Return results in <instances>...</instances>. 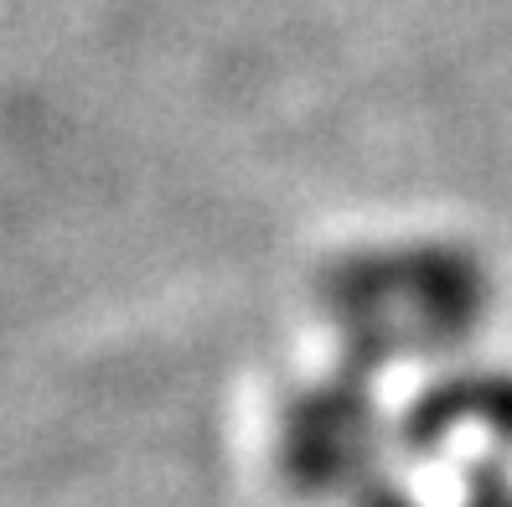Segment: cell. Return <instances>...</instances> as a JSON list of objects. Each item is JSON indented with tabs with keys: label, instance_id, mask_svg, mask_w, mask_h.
I'll list each match as a JSON object with an SVG mask.
<instances>
[{
	"label": "cell",
	"instance_id": "1",
	"mask_svg": "<svg viewBox=\"0 0 512 507\" xmlns=\"http://www.w3.org/2000/svg\"><path fill=\"white\" fill-rule=\"evenodd\" d=\"M326 306L347 326L352 368L373 373L388 357L466 342L487 311V280L456 249L363 254L326 275Z\"/></svg>",
	"mask_w": 512,
	"mask_h": 507
},
{
	"label": "cell",
	"instance_id": "2",
	"mask_svg": "<svg viewBox=\"0 0 512 507\" xmlns=\"http://www.w3.org/2000/svg\"><path fill=\"white\" fill-rule=\"evenodd\" d=\"M378 456V409L368 394V373L347 368L337 383L300 394L285 414L280 466L295 492L326 497L352 492L373 471Z\"/></svg>",
	"mask_w": 512,
	"mask_h": 507
},
{
	"label": "cell",
	"instance_id": "3",
	"mask_svg": "<svg viewBox=\"0 0 512 507\" xmlns=\"http://www.w3.org/2000/svg\"><path fill=\"white\" fill-rule=\"evenodd\" d=\"M456 425H487L497 445H512V373H461L425 389L404 414L399 445L409 456H425Z\"/></svg>",
	"mask_w": 512,
	"mask_h": 507
},
{
	"label": "cell",
	"instance_id": "4",
	"mask_svg": "<svg viewBox=\"0 0 512 507\" xmlns=\"http://www.w3.org/2000/svg\"><path fill=\"white\" fill-rule=\"evenodd\" d=\"M466 487H471L466 507H512V471H507L502 456L476 461V466L466 471Z\"/></svg>",
	"mask_w": 512,
	"mask_h": 507
},
{
	"label": "cell",
	"instance_id": "5",
	"mask_svg": "<svg viewBox=\"0 0 512 507\" xmlns=\"http://www.w3.org/2000/svg\"><path fill=\"white\" fill-rule=\"evenodd\" d=\"M347 497H352V507H419V502L394 482V476H378V471H368Z\"/></svg>",
	"mask_w": 512,
	"mask_h": 507
}]
</instances>
